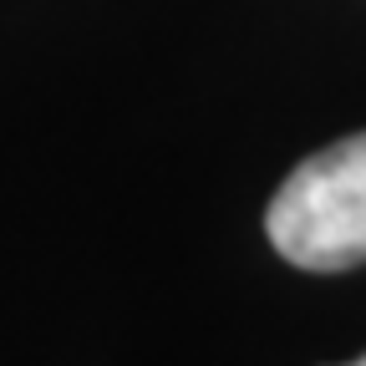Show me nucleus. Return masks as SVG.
<instances>
[{
	"label": "nucleus",
	"instance_id": "1",
	"mask_svg": "<svg viewBox=\"0 0 366 366\" xmlns=\"http://www.w3.org/2000/svg\"><path fill=\"white\" fill-rule=\"evenodd\" d=\"M264 234L300 269L366 264V132L320 148L280 183Z\"/></svg>",
	"mask_w": 366,
	"mask_h": 366
},
{
	"label": "nucleus",
	"instance_id": "2",
	"mask_svg": "<svg viewBox=\"0 0 366 366\" xmlns=\"http://www.w3.org/2000/svg\"><path fill=\"white\" fill-rule=\"evenodd\" d=\"M346 366H366V356H356V361H346Z\"/></svg>",
	"mask_w": 366,
	"mask_h": 366
}]
</instances>
